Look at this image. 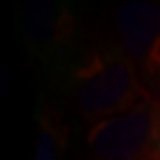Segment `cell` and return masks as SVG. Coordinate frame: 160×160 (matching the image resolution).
I'll list each match as a JSON object with an SVG mask.
<instances>
[{
    "label": "cell",
    "instance_id": "6",
    "mask_svg": "<svg viewBox=\"0 0 160 160\" xmlns=\"http://www.w3.org/2000/svg\"><path fill=\"white\" fill-rule=\"evenodd\" d=\"M10 87H12V81H10V73L8 70L0 64V106L6 102L8 95H10Z\"/></svg>",
    "mask_w": 160,
    "mask_h": 160
},
{
    "label": "cell",
    "instance_id": "3",
    "mask_svg": "<svg viewBox=\"0 0 160 160\" xmlns=\"http://www.w3.org/2000/svg\"><path fill=\"white\" fill-rule=\"evenodd\" d=\"M89 160H160V98L145 97L85 133Z\"/></svg>",
    "mask_w": 160,
    "mask_h": 160
},
{
    "label": "cell",
    "instance_id": "1",
    "mask_svg": "<svg viewBox=\"0 0 160 160\" xmlns=\"http://www.w3.org/2000/svg\"><path fill=\"white\" fill-rule=\"evenodd\" d=\"M58 85L87 129L151 97L110 33L85 41Z\"/></svg>",
    "mask_w": 160,
    "mask_h": 160
},
{
    "label": "cell",
    "instance_id": "4",
    "mask_svg": "<svg viewBox=\"0 0 160 160\" xmlns=\"http://www.w3.org/2000/svg\"><path fill=\"white\" fill-rule=\"evenodd\" d=\"M110 35L131 60L145 91L160 98V2L120 4L112 12Z\"/></svg>",
    "mask_w": 160,
    "mask_h": 160
},
{
    "label": "cell",
    "instance_id": "2",
    "mask_svg": "<svg viewBox=\"0 0 160 160\" xmlns=\"http://www.w3.org/2000/svg\"><path fill=\"white\" fill-rule=\"evenodd\" d=\"M18 37L44 81L56 87L85 44L77 8L58 0H31L16 14Z\"/></svg>",
    "mask_w": 160,
    "mask_h": 160
},
{
    "label": "cell",
    "instance_id": "5",
    "mask_svg": "<svg viewBox=\"0 0 160 160\" xmlns=\"http://www.w3.org/2000/svg\"><path fill=\"white\" fill-rule=\"evenodd\" d=\"M37 133L31 160H64L70 147V125L62 110L41 93L37 106Z\"/></svg>",
    "mask_w": 160,
    "mask_h": 160
}]
</instances>
